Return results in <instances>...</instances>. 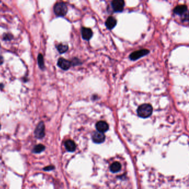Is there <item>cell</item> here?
Listing matches in <instances>:
<instances>
[{
	"label": "cell",
	"mask_w": 189,
	"mask_h": 189,
	"mask_svg": "<svg viewBox=\"0 0 189 189\" xmlns=\"http://www.w3.org/2000/svg\"><path fill=\"white\" fill-rule=\"evenodd\" d=\"M122 165L120 163L115 161L113 163L110 167V170L112 173H117L121 170Z\"/></svg>",
	"instance_id": "cell-13"
},
{
	"label": "cell",
	"mask_w": 189,
	"mask_h": 189,
	"mask_svg": "<svg viewBox=\"0 0 189 189\" xmlns=\"http://www.w3.org/2000/svg\"><path fill=\"white\" fill-rule=\"evenodd\" d=\"M0 128H1V125H0Z\"/></svg>",
	"instance_id": "cell-21"
},
{
	"label": "cell",
	"mask_w": 189,
	"mask_h": 189,
	"mask_svg": "<svg viewBox=\"0 0 189 189\" xmlns=\"http://www.w3.org/2000/svg\"><path fill=\"white\" fill-rule=\"evenodd\" d=\"M149 51L147 49L139 50V51H134V52L132 53L130 55L129 58L131 60H137L142 56H146L147 54H149Z\"/></svg>",
	"instance_id": "cell-5"
},
{
	"label": "cell",
	"mask_w": 189,
	"mask_h": 189,
	"mask_svg": "<svg viewBox=\"0 0 189 189\" xmlns=\"http://www.w3.org/2000/svg\"><path fill=\"white\" fill-rule=\"evenodd\" d=\"M125 5L124 0H113L112 2V6L116 12H121L123 11Z\"/></svg>",
	"instance_id": "cell-4"
},
{
	"label": "cell",
	"mask_w": 189,
	"mask_h": 189,
	"mask_svg": "<svg viewBox=\"0 0 189 189\" xmlns=\"http://www.w3.org/2000/svg\"><path fill=\"white\" fill-rule=\"evenodd\" d=\"M65 147L68 152H73L75 151L76 149V145L75 143L72 140H67L64 144Z\"/></svg>",
	"instance_id": "cell-12"
},
{
	"label": "cell",
	"mask_w": 189,
	"mask_h": 189,
	"mask_svg": "<svg viewBox=\"0 0 189 189\" xmlns=\"http://www.w3.org/2000/svg\"><path fill=\"white\" fill-rule=\"evenodd\" d=\"M68 9L67 5L63 2L57 3L54 6V11L55 14L59 17L64 16L67 13Z\"/></svg>",
	"instance_id": "cell-2"
},
{
	"label": "cell",
	"mask_w": 189,
	"mask_h": 189,
	"mask_svg": "<svg viewBox=\"0 0 189 189\" xmlns=\"http://www.w3.org/2000/svg\"><path fill=\"white\" fill-rule=\"evenodd\" d=\"M45 149V147L42 144H38L36 145L33 149V152L35 153H40Z\"/></svg>",
	"instance_id": "cell-14"
},
{
	"label": "cell",
	"mask_w": 189,
	"mask_h": 189,
	"mask_svg": "<svg viewBox=\"0 0 189 189\" xmlns=\"http://www.w3.org/2000/svg\"><path fill=\"white\" fill-rule=\"evenodd\" d=\"M137 115L142 118H147L152 113V107L151 105L144 103L139 106L137 108Z\"/></svg>",
	"instance_id": "cell-1"
},
{
	"label": "cell",
	"mask_w": 189,
	"mask_h": 189,
	"mask_svg": "<svg viewBox=\"0 0 189 189\" xmlns=\"http://www.w3.org/2000/svg\"><path fill=\"white\" fill-rule=\"evenodd\" d=\"M71 62L69 60H66L63 58H60L58 61V65L59 68H61L62 69L67 70L69 69L71 67Z\"/></svg>",
	"instance_id": "cell-8"
},
{
	"label": "cell",
	"mask_w": 189,
	"mask_h": 189,
	"mask_svg": "<svg viewBox=\"0 0 189 189\" xmlns=\"http://www.w3.org/2000/svg\"><path fill=\"white\" fill-rule=\"evenodd\" d=\"M117 19L113 17L110 16L107 19L105 22V25L109 29H112L115 27V26L117 25Z\"/></svg>",
	"instance_id": "cell-11"
},
{
	"label": "cell",
	"mask_w": 189,
	"mask_h": 189,
	"mask_svg": "<svg viewBox=\"0 0 189 189\" xmlns=\"http://www.w3.org/2000/svg\"><path fill=\"white\" fill-rule=\"evenodd\" d=\"M188 7L186 5H179L175 7L174 12L178 15H183L187 13Z\"/></svg>",
	"instance_id": "cell-10"
},
{
	"label": "cell",
	"mask_w": 189,
	"mask_h": 189,
	"mask_svg": "<svg viewBox=\"0 0 189 189\" xmlns=\"http://www.w3.org/2000/svg\"><path fill=\"white\" fill-rule=\"evenodd\" d=\"M81 33L82 38L86 41H89L93 36V32L90 28L83 27L81 29Z\"/></svg>",
	"instance_id": "cell-9"
},
{
	"label": "cell",
	"mask_w": 189,
	"mask_h": 189,
	"mask_svg": "<svg viewBox=\"0 0 189 189\" xmlns=\"http://www.w3.org/2000/svg\"><path fill=\"white\" fill-rule=\"evenodd\" d=\"M38 65L40 68V69H43L44 68V59L43 56L41 54H39L38 56Z\"/></svg>",
	"instance_id": "cell-16"
},
{
	"label": "cell",
	"mask_w": 189,
	"mask_h": 189,
	"mask_svg": "<svg viewBox=\"0 0 189 189\" xmlns=\"http://www.w3.org/2000/svg\"><path fill=\"white\" fill-rule=\"evenodd\" d=\"M34 134L37 138L41 139L44 137L45 135V126L43 122H41L34 131Z\"/></svg>",
	"instance_id": "cell-3"
},
{
	"label": "cell",
	"mask_w": 189,
	"mask_h": 189,
	"mask_svg": "<svg viewBox=\"0 0 189 189\" xmlns=\"http://www.w3.org/2000/svg\"><path fill=\"white\" fill-rule=\"evenodd\" d=\"M54 168V167L52 165H50V166H46L44 168V170L46 171L52 170Z\"/></svg>",
	"instance_id": "cell-18"
},
{
	"label": "cell",
	"mask_w": 189,
	"mask_h": 189,
	"mask_svg": "<svg viewBox=\"0 0 189 189\" xmlns=\"http://www.w3.org/2000/svg\"><path fill=\"white\" fill-rule=\"evenodd\" d=\"M3 61H4L3 58H2L1 56H0V64H2V63H3Z\"/></svg>",
	"instance_id": "cell-19"
},
{
	"label": "cell",
	"mask_w": 189,
	"mask_h": 189,
	"mask_svg": "<svg viewBox=\"0 0 189 189\" xmlns=\"http://www.w3.org/2000/svg\"><path fill=\"white\" fill-rule=\"evenodd\" d=\"M105 137L103 133L97 132H95L92 136L93 141L96 143H102L104 142Z\"/></svg>",
	"instance_id": "cell-7"
},
{
	"label": "cell",
	"mask_w": 189,
	"mask_h": 189,
	"mask_svg": "<svg viewBox=\"0 0 189 189\" xmlns=\"http://www.w3.org/2000/svg\"><path fill=\"white\" fill-rule=\"evenodd\" d=\"M3 88H4V85L2 83H0V89H2Z\"/></svg>",
	"instance_id": "cell-20"
},
{
	"label": "cell",
	"mask_w": 189,
	"mask_h": 189,
	"mask_svg": "<svg viewBox=\"0 0 189 189\" xmlns=\"http://www.w3.org/2000/svg\"><path fill=\"white\" fill-rule=\"evenodd\" d=\"M13 38V36L11 34H5L4 36V40L5 41H11Z\"/></svg>",
	"instance_id": "cell-17"
},
{
	"label": "cell",
	"mask_w": 189,
	"mask_h": 189,
	"mask_svg": "<svg viewBox=\"0 0 189 189\" xmlns=\"http://www.w3.org/2000/svg\"><path fill=\"white\" fill-rule=\"evenodd\" d=\"M57 50L60 53H64L66 52L67 51L68 49V46L67 45L60 44L58 46H57Z\"/></svg>",
	"instance_id": "cell-15"
},
{
	"label": "cell",
	"mask_w": 189,
	"mask_h": 189,
	"mask_svg": "<svg viewBox=\"0 0 189 189\" xmlns=\"http://www.w3.org/2000/svg\"><path fill=\"white\" fill-rule=\"evenodd\" d=\"M95 127L98 131L102 133L107 132L109 129V126L108 125V123L106 122L103 121L98 122L95 125Z\"/></svg>",
	"instance_id": "cell-6"
}]
</instances>
